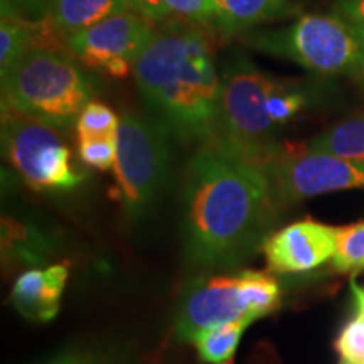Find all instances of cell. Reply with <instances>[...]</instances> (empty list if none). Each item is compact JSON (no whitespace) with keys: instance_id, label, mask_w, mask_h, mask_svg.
Returning a JSON list of instances; mask_svg holds the SVG:
<instances>
[{"instance_id":"obj_9","label":"cell","mask_w":364,"mask_h":364,"mask_svg":"<svg viewBox=\"0 0 364 364\" xmlns=\"http://www.w3.org/2000/svg\"><path fill=\"white\" fill-rule=\"evenodd\" d=\"M265 172L277 203H295L312 196L364 188V162L309 149L302 154L280 152Z\"/></svg>"},{"instance_id":"obj_4","label":"cell","mask_w":364,"mask_h":364,"mask_svg":"<svg viewBox=\"0 0 364 364\" xmlns=\"http://www.w3.org/2000/svg\"><path fill=\"white\" fill-rule=\"evenodd\" d=\"M275 80L245 58L235 59L221 76L220 112L211 144L258 164L263 169L282 152L277 127L268 115V95Z\"/></svg>"},{"instance_id":"obj_30","label":"cell","mask_w":364,"mask_h":364,"mask_svg":"<svg viewBox=\"0 0 364 364\" xmlns=\"http://www.w3.org/2000/svg\"><path fill=\"white\" fill-rule=\"evenodd\" d=\"M339 364H353V363H349V361H344V359H343V361H341Z\"/></svg>"},{"instance_id":"obj_10","label":"cell","mask_w":364,"mask_h":364,"mask_svg":"<svg viewBox=\"0 0 364 364\" xmlns=\"http://www.w3.org/2000/svg\"><path fill=\"white\" fill-rule=\"evenodd\" d=\"M233 321L253 324L240 275H204L186 285L176 317V334L181 341L194 343L204 331Z\"/></svg>"},{"instance_id":"obj_27","label":"cell","mask_w":364,"mask_h":364,"mask_svg":"<svg viewBox=\"0 0 364 364\" xmlns=\"http://www.w3.org/2000/svg\"><path fill=\"white\" fill-rule=\"evenodd\" d=\"M334 9L338 16L364 34V0H336Z\"/></svg>"},{"instance_id":"obj_7","label":"cell","mask_w":364,"mask_h":364,"mask_svg":"<svg viewBox=\"0 0 364 364\" xmlns=\"http://www.w3.org/2000/svg\"><path fill=\"white\" fill-rule=\"evenodd\" d=\"M2 147L7 161L36 191H70L83 181L58 129L2 107Z\"/></svg>"},{"instance_id":"obj_6","label":"cell","mask_w":364,"mask_h":364,"mask_svg":"<svg viewBox=\"0 0 364 364\" xmlns=\"http://www.w3.org/2000/svg\"><path fill=\"white\" fill-rule=\"evenodd\" d=\"M257 46L322 75L364 73V34L338 14H309L289 29L260 36Z\"/></svg>"},{"instance_id":"obj_5","label":"cell","mask_w":364,"mask_h":364,"mask_svg":"<svg viewBox=\"0 0 364 364\" xmlns=\"http://www.w3.org/2000/svg\"><path fill=\"white\" fill-rule=\"evenodd\" d=\"M169 134L159 120L124 113L113 166L118 196L130 220H140L157 201L171 167Z\"/></svg>"},{"instance_id":"obj_19","label":"cell","mask_w":364,"mask_h":364,"mask_svg":"<svg viewBox=\"0 0 364 364\" xmlns=\"http://www.w3.org/2000/svg\"><path fill=\"white\" fill-rule=\"evenodd\" d=\"M124 349L103 343H78L51 354L36 364H127Z\"/></svg>"},{"instance_id":"obj_25","label":"cell","mask_w":364,"mask_h":364,"mask_svg":"<svg viewBox=\"0 0 364 364\" xmlns=\"http://www.w3.org/2000/svg\"><path fill=\"white\" fill-rule=\"evenodd\" d=\"M172 14L182 19L204 22L211 26L218 16V6L215 0H162Z\"/></svg>"},{"instance_id":"obj_8","label":"cell","mask_w":364,"mask_h":364,"mask_svg":"<svg viewBox=\"0 0 364 364\" xmlns=\"http://www.w3.org/2000/svg\"><path fill=\"white\" fill-rule=\"evenodd\" d=\"M156 29V22L142 14L120 12L68 36L66 51L86 68H100L115 78H124L134 71Z\"/></svg>"},{"instance_id":"obj_14","label":"cell","mask_w":364,"mask_h":364,"mask_svg":"<svg viewBox=\"0 0 364 364\" xmlns=\"http://www.w3.org/2000/svg\"><path fill=\"white\" fill-rule=\"evenodd\" d=\"M218 16L211 22L225 36H235L263 21L275 19L289 7V0H215Z\"/></svg>"},{"instance_id":"obj_16","label":"cell","mask_w":364,"mask_h":364,"mask_svg":"<svg viewBox=\"0 0 364 364\" xmlns=\"http://www.w3.org/2000/svg\"><path fill=\"white\" fill-rule=\"evenodd\" d=\"M248 321H233L204 331L194 341L199 359L208 364H228L233 359Z\"/></svg>"},{"instance_id":"obj_22","label":"cell","mask_w":364,"mask_h":364,"mask_svg":"<svg viewBox=\"0 0 364 364\" xmlns=\"http://www.w3.org/2000/svg\"><path fill=\"white\" fill-rule=\"evenodd\" d=\"M304 105H306V95L302 91L275 81L270 95H268L267 108L273 124L282 125L289 122Z\"/></svg>"},{"instance_id":"obj_3","label":"cell","mask_w":364,"mask_h":364,"mask_svg":"<svg viewBox=\"0 0 364 364\" xmlns=\"http://www.w3.org/2000/svg\"><path fill=\"white\" fill-rule=\"evenodd\" d=\"M95 83L68 51L36 49L2 75V107L65 129L91 102Z\"/></svg>"},{"instance_id":"obj_18","label":"cell","mask_w":364,"mask_h":364,"mask_svg":"<svg viewBox=\"0 0 364 364\" xmlns=\"http://www.w3.org/2000/svg\"><path fill=\"white\" fill-rule=\"evenodd\" d=\"M241 292L253 321L268 316L280 306V287L265 272H241Z\"/></svg>"},{"instance_id":"obj_20","label":"cell","mask_w":364,"mask_h":364,"mask_svg":"<svg viewBox=\"0 0 364 364\" xmlns=\"http://www.w3.org/2000/svg\"><path fill=\"white\" fill-rule=\"evenodd\" d=\"M338 272H358L364 268V221L338 228V248L332 258Z\"/></svg>"},{"instance_id":"obj_26","label":"cell","mask_w":364,"mask_h":364,"mask_svg":"<svg viewBox=\"0 0 364 364\" xmlns=\"http://www.w3.org/2000/svg\"><path fill=\"white\" fill-rule=\"evenodd\" d=\"M2 2V19L41 21L48 16L43 0H0Z\"/></svg>"},{"instance_id":"obj_13","label":"cell","mask_w":364,"mask_h":364,"mask_svg":"<svg viewBox=\"0 0 364 364\" xmlns=\"http://www.w3.org/2000/svg\"><path fill=\"white\" fill-rule=\"evenodd\" d=\"M127 11H134L129 0H54L48 16L68 38Z\"/></svg>"},{"instance_id":"obj_1","label":"cell","mask_w":364,"mask_h":364,"mask_svg":"<svg viewBox=\"0 0 364 364\" xmlns=\"http://www.w3.org/2000/svg\"><path fill=\"white\" fill-rule=\"evenodd\" d=\"M275 204L262 166L216 144H204L184 177L186 255L196 265L213 268L243 262L263 238Z\"/></svg>"},{"instance_id":"obj_24","label":"cell","mask_w":364,"mask_h":364,"mask_svg":"<svg viewBox=\"0 0 364 364\" xmlns=\"http://www.w3.org/2000/svg\"><path fill=\"white\" fill-rule=\"evenodd\" d=\"M336 351L344 361L364 364V312L356 311L351 321L341 331L334 343Z\"/></svg>"},{"instance_id":"obj_12","label":"cell","mask_w":364,"mask_h":364,"mask_svg":"<svg viewBox=\"0 0 364 364\" xmlns=\"http://www.w3.org/2000/svg\"><path fill=\"white\" fill-rule=\"evenodd\" d=\"M70 277L66 262L44 270L31 268L17 277L11 292V304L21 316L36 322H49L58 316L61 297Z\"/></svg>"},{"instance_id":"obj_17","label":"cell","mask_w":364,"mask_h":364,"mask_svg":"<svg viewBox=\"0 0 364 364\" xmlns=\"http://www.w3.org/2000/svg\"><path fill=\"white\" fill-rule=\"evenodd\" d=\"M2 252L4 257L17 258L26 263H38L49 253L48 241L33 228L4 218L2 220Z\"/></svg>"},{"instance_id":"obj_29","label":"cell","mask_w":364,"mask_h":364,"mask_svg":"<svg viewBox=\"0 0 364 364\" xmlns=\"http://www.w3.org/2000/svg\"><path fill=\"white\" fill-rule=\"evenodd\" d=\"M43 4L46 6V9H48V12L51 11V7H53V4H54V0H43Z\"/></svg>"},{"instance_id":"obj_15","label":"cell","mask_w":364,"mask_h":364,"mask_svg":"<svg viewBox=\"0 0 364 364\" xmlns=\"http://www.w3.org/2000/svg\"><path fill=\"white\" fill-rule=\"evenodd\" d=\"M312 152L364 162V118H351L331 127L309 144Z\"/></svg>"},{"instance_id":"obj_31","label":"cell","mask_w":364,"mask_h":364,"mask_svg":"<svg viewBox=\"0 0 364 364\" xmlns=\"http://www.w3.org/2000/svg\"><path fill=\"white\" fill-rule=\"evenodd\" d=\"M361 78H363V80H364V73H363V76H361Z\"/></svg>"},{"instance_id":"obj_2","label":"cell","mask_w":364,"mask_h":364,"mask_svg":"<svg viewBox=\"0 0 364 364\" xmlns=\"http://www.w3.org/2000/svg\"><path fill=\"white\" fill-rule=\"evenodd\" d=\"M140 97L156 120L179 139H215L221 78L215 36L204 22L164 21L136 59Z\"/></svg>"},{"instance_id":"obj_23","label":"cell","mask_w":364,"mask_h":364,"mask_svg":"<svg viewBox=\"0 0 364 364\" xmlns=\"http://www.w3.org/2000/svg\"><path fill=\"white\" fill-rule=\"evenodd\" d=\"M80 157L90 167L108 171L117 161V135L115 136H88L78 139Z\"/></svg>"},{"instance_id":"obj_21","label":"cell","mask_w":364,"mask_h":364,"mask_svg":"<svg viewBox=\"0 0 364 364\" xmlns=\"http://www.w3.org/2000/svg\"><path fill=\"white\" fill-rule=\"evenodd\" d=\"M120 125V118L110 107L103 103L90 102L76 120L78 139L88 136H115Z\"/></svg>"},{"instance_id":"obj_11","label":"cell","mask_w":364,"mask_h":364,"mask_svg":"<svg viewBox=\"0 0 364 364\" xmlns=\"http://www.w3.org/2000/svg\"><path fill=\"white\" fill-rule=\"evenodd\" d=\"M262 248L272 272H309L334 258L338 228L312 220L299 221L268 236Z\"/></svg>"},{"instance_id":"obj_28","label":"cell","mask_w":364,"mask_h":364,"mask_svg":"<svg viewBox=\"0 0 364 364\" xmlns=\"http://www.w3.org/2000/svg\"><path fill=\"white\" fill-rule=\"evenodd\" d=\"M129 2L135 12L142 14V16L149 17L154 22L167 21L171 14L162 0H129Z\"/></svg>"}]
</instances>
